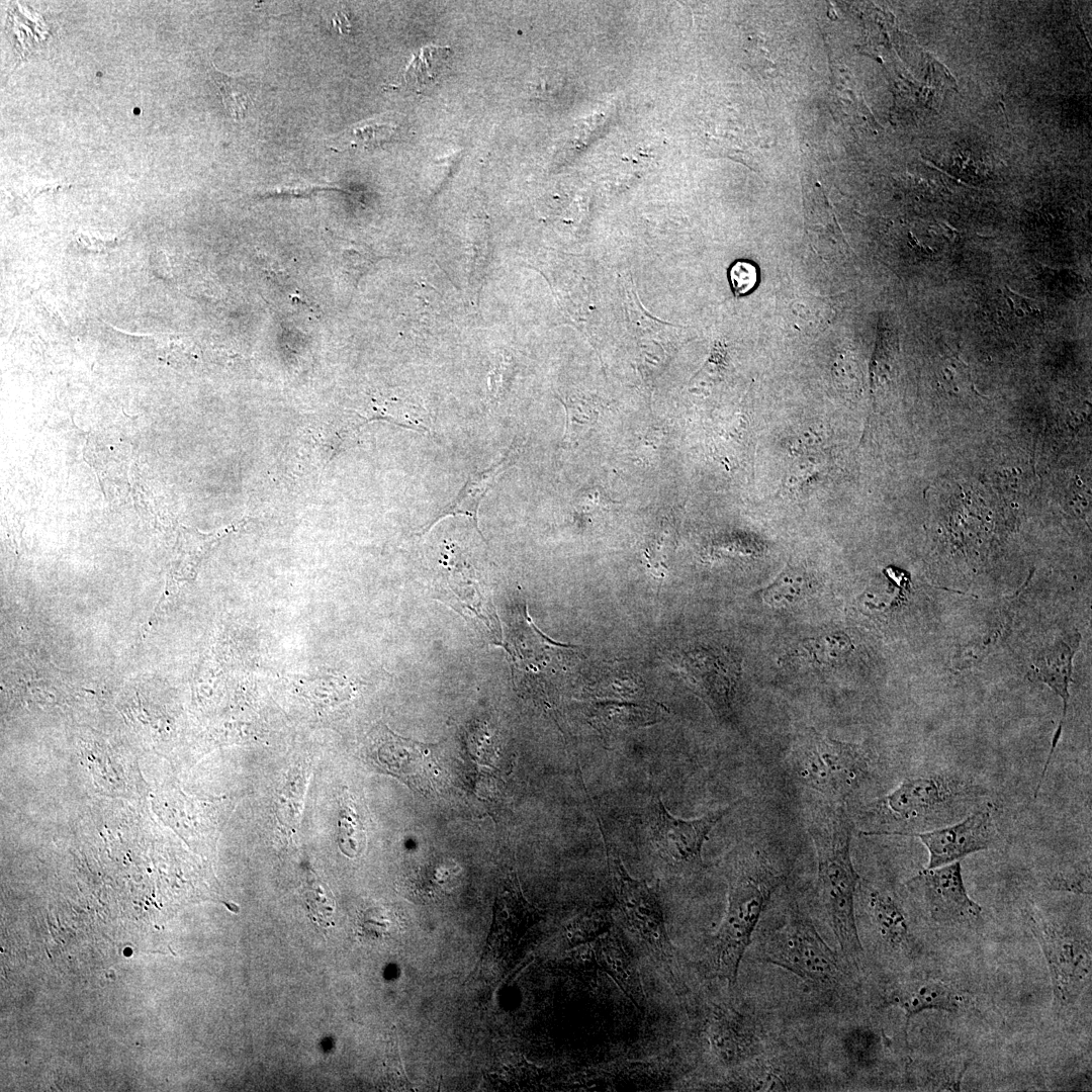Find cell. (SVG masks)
Returning <instances> with one entry per match:
<instances>
[{"mask_svg": "<svg viewBox=\"0 0 1092 1092\" xmlns=\"http://www.w3.org/2000/svg\"><path fill=\"white\" fill-rule=\"evenodd\" d=\"M807 829L816 854L819 905L839 951L851 964L862 952L855 916L860 879L850 854L852 823L843 804L821 800L811 808Z\"/></svg>", "mask_w": 1092, "mask_h": 1092, "instance_id": "cell-1", "label": "cell"}, {"mask_svg": "<svg viewBox=\"0 0 1092 1092\" xmlns=\"http://www.w3.org/2000/svg\"><path fill=\"white\" fill-rule=\"evenodd\" d=\"M726 877L727 908L714 938L713 966L716 974L733 986L762 913L786 882L787 873L759 849L742 846L729 856Z\"/></svg>", "mask_w": 1092, "mask_h": 1092, "instance_id": "cell-2", "label": "cell"}, {"mask_svg": "<svg viewBox=\"0 0 1092 1092\" xmlns=\"http://www.w3.org/2000/svg\"><path fill=\"white\" fill-rule=\"evenodd\" d=\"M757 949L760 961L787 970L826 995L843 996L851 983L850 963L800 912L760 932Z\"/></svg>", "mask_w": 1092, "mask_h": 1092, "instance_id": "cell-3", "label": "cell"}, {"mask_svg": "<svg viewBox=\"0 0 1092 1092\" xmlns=\"http://www.w3.org/2000/svg\"><path fill=\"white\" fill-rule=\"evenodd\" d=\"M788 765L796 781L822 800L843 804L867 778L870 759L858 745L809 731L794 742Z\"/></svg>", "mask_w": 1092, "mask_h": 1092, "instance_id": "cell-4", "label": "cell"}, {"mask_svg": "<svg viewBox=\"0 0 1092 1092\" xmlns=\"http://www.w3.org/2000/svg\"><path fill=\"white\" fill-rule=\"evenodd\" d=\"M963 794L960 782L944 776L907 778L871 806L876 827L864 835H895L926 822Z\"/></svg>", "mask_w": 1092, "mask_h": 1092, "instance_id": "cell-5", "label": "cell"}, {"mask_svg": "<svg viewBox=\"0 0 1092 1092\" xmlns=\"http://www.w3.org/2000/svg\"><path fill=\"white\" fill-rule=\"evenodd\" d=\"M1030 928L1046 960L1056 1002L1073 1005L1090 982V940L1071 928L1033 917Z\"/></svg>", "mask_w": 1092, "mask_h": 1092, "instance_id": "cell-6", "label": "cell"}, {"mask_svg": "<svg viewBox=\"0 0 1092 1092\" xmlns=\"http://www.w3.org/2000/svg\"><path fill=\"white\" fill-rule=\"evenodd\" d=\"M731 810V806L710 811L691 820L671 815L659 798L650 808V840L669 867L681 873L697 874L704 868L702 848L711 830Z\"/></svg>", "mask_w": 1092, "mask_h": 1092, "instance_id": "cell-7", "label": "cell"}, {"mask_svg": "<svg viewBox=\"0 0 1092 1092\" xmlns=\"http://www.w3.org/2000/svg\"><path fill=\"white\" fill-rule=\"evenodd\" d=\"M602 834L614 893L620 910L647 946L659 960L669 965L673 957L672 947L656 894L646 883L635 880L628 874L621 858L607 841L605 834L603 832Z\"/></svg>", "mask_w": 1092, "mask_h": 1092, "instance_id": "cell-8", "label": "cell"}, {"mask_svg": "<svg viewBox=\"0 0 1092 1092\" xmlns=\"http://www.w3.org/2000/svg\"><path fill=\"white\" fill-rule=\"evenodd\" d=\"M495 645L502 646L513 661V673L525 684L533 686L547 681L559 671L567 669L564 655L573 646L554 642L545 636L532 622L527 607L522 606L507 626L506 637Z\"/></svg>", "mask_w": 1092, "mask_h": 1092, "instance_id": "cell-9", "label": "cell"}, {"mask_svg": "<svg viewBox=\"0 0 1092 1092\" xmlns=\"http://www.w3.org/2000/svg\"><path fill=\"white\" fill-rule=\"evenodd\" d=\"M907 884L919 890L935 922L964 924L975 922L981 916V906L967 892L960 861L923 869Z\"/></svg>", "mask_w": 1092, "mask_h": 1092, "instance_id": "cell-10", "label": "cell"}, {"mask_svg": "<svg viewBox=\"0 0 1092 1092\" xmlns=\"http://www.w3.org/2000/svg\"><path fill=\"white\" fill-rule=\"evenodd\" d=\"M685 677L711 710L726 716L739 680L741 668L737 658L716 649H694L681 659Z\"/></svg>", "mask_w": 1092, "mask_h": 1092, "instance_id": "cell-11", "label": "cell"}, {"mask_svg": "<svg viewBox=\"0 0 1092 1092\" xmlns=\"http://www.w3.org/2000/svg\"><path fill=\"white\" fill-rule=\"evenodd\" d=\"M895 835L913 836L926 846L929 858L924 869H935L986 849L996 842V830L991 813L979 811L948 827L931 831L900 832Z\"/></svg>", "mask_w": 1092, "mask_h": 1092, "instance_id": "cell-12", "label": "cell"}, {"mask_svg": "<svg viewBox=\"0 0 1092 1092\" xmlns=\"http://www.w3.org/2000/svg\"><path fill=\"white\" fill-rule=\"evenodd\" d=\"M432 745L399 737L391 732L378 746L374 763L411 789L429 795L436 789L440 767Z\"/></svg>", "mask_w": 1092, "mask_h": 1092, "instance_id": "cell-13", "label": "cell"}, {"mask_svg": "<svg viewBox=\"0 0 1092 1092\" xmlns=\"http://www.w3.org/2000/svg\"><path fill=\"white\" fill-rule=\"evenodd\" d=\"M706 1030L711 1053L726 1067L751 1062L764 1054L765 1043L754 1021L734 1010L717 1006Z\"/></svg>", "mask_w": 1092, "mask_h": 1092, "instance_id": "cell-14", "label": "cell"}, {"mask_svg": "<svg viewBox=\"0 0 1092 1092\" xmlns=\"http://www.w3.org/2000/svg\"><path fill=\"white\" fill-rule=\"evenodd\" d=\"M884 1005L900 1008L906 1017V1027L911 1018L927 1010L953 1012L969 1005V999L961 991L943 982L931 979H904L889 987Z\"/></svg>", "mask_w": 1092, "mask_h": 1092, "instance_id": "cell-15", "label": "cell"}, {"mask_svg": "<svg viewBox=\"0 0 1092 1092\" xmlns=\"http://www.w3.org/2000/svg\"><path fill=\"white\" fill-rule=\"evenodd\" d=\"M1080 635L1076 633V636H1069L1067 639H1059L1054 644L1041 649L1034 657L1029 672L1032 680H1038L1048 685L1058 696L1063 700V717L1059 723V726L1054 734L1052 740V746L1044 763L1040 779L1037 784L1039 788L1044 780L1048 767L1051 763L1054 751L1061 738L1064 721L1067 714L1068 702L1070 698L1069 685L1072 676V659L1079 647Z\"/></svg>", "mask_w": 1092, "mask_h": 1092, "instance_id": "cell-16", "label": "cell"}, {"mask_svg": "<svg viewBox=\"0 0 1092 1092\" xmlns=\"http://www.w3.org/2000/svg\"><path fill=\"white\" fill-rule=\"evenodd\" d=\"M835 1056L848 1074L866 1073L878 1067L884 1055V1040L863 1023H844L835 1033Z\"/></svg>", "mask_w": 1092, "mask_h": 1092, "instance_id": "cell-17", "label": "cell"}, {"mask_svg": "<svg viewBox=\"0 0 1092 1092\" xmlns=\"http://www.w3.org/2000/svg\"><path fill=\"white\" fill-rule=\"evenodd\" d=\"M866 909L877 939L888 949L908 948L911 933L900 903L887 892L866 887Z\"/></svg>", "mask_w": 1092, "mask_h": 1092, "instance_id": "cell-18", "label": "cell"}, {"mask_svg": "<svg viewBox=\"0 0 1092 1092\" xmlns=\"http://www.w3.org/2000/svg\"><path fill=\"white\" fill-rule=\"evenodd\" d=\"M594 954L599 966L642 1011L646 1000L639 975L615 928H610L594 941Z\"/></svg>", "mask_w": 1092, "mask_h": 1092, "instance_id": "cell-19", "label": "cell"}, {"mask_svg": "<svg viewBox=\"0 0 1092 1092\" xmlns=\"http://www.w3.org/2000/svg\"><path fill=\"white\" fill-rule=\"evenodd\" d=\"M510 456L504 458L494 466L477 473L470 477L467 483L463 486L462 490L456 497L453 504L445 508L438 517L433 520L429 526H427L423 533H427L432 527H434L439 521L448 516L463 515L470 518L478 531L482 536L478 527V508L487 489L491 485L495 477L500 473L504 467L508 464Z\"/></svg>", "mask_w": 1092, "mask_h": 1092, "instance_id": "cell-20", "label": "cell"}, {"mask_svg": "<svg viewBox=\"0 0 1092 1092\" xmlns=\"http://www.w3.org/2000/svg\"><path fill=\"white\" fill-rule=\"evenodd\" d=\"M588 712L590 723L603 732L645 726L653 721L651 710L632 704L598 703Z\"/></svg>", "mask_w": 1092, "mask_h": 1092, "instance_id": "cell-21", "label": "cell"}, {"mask_svg": "<svg viewBox=\"0 0 1092 1092\" xmlns=\"http://www.w3.org/2000/svg\"><path fill=\"white\" fill-rule=\"evenodd\" d=\"M811 590V579L804 571L788 568L763 590L762 598L772 608H787L801 602Z\"/></svg>", "mask_w": 1092, "mask_h": 1092, "instance_id": "cell-22", "label": "cell"}, {"mask_svg": "<svg viewBox=\"0 0 1092 1092\" xmlns=\"http://www.w3.org/2000/svg\"><path fill=\"white\" fill-rule=\"evenodd\" d=\"M208 74L216 85L229 114L236 120L243 119L252 102L251 86L247 79L221 73L213 64L208 69Z\"/></svg>", "mask_w": 1092, "mask_h": 1092, "instance_id": "cell-23", "label": "cell"}, {"mask_svg": "<svg viewBox=\"0 0 1092 1092\" xmlns=\"http://www.w3.org/2000/svg\"><path fill=\"white\" fill-rule=\"evenodd\" d=\"M852 649L849 638L841 633L812 638L801 643L797 654L814 665H828L843 659Z\"/></svg>", "mask_w": 1092, "mask_h": 1092, "instance_id": "cell-24", "label": "cell"}, {"mask_svg": "<svg viewBox=\"0 0 1092 1092\" xmlns=\"http://www.w3.org/2000/svg\"><path fill=\"white\" fill-rule=\"evenodd\" d=\"M446 57L445 49L435 47L422 49L406 69L404 74L406 82L419 88L435 83Z\"/></svg>", "mask_w": 1092, "mask_h": 1092, "instance_id": "cell-25", "label": "cell"}, {"mask_svg": "<svg viewBox=\"0 0 1092 1092\" xmlns=\"http://www.w3.org/2000/svg\"><path fill=\"white\" fill-rule=\"evenodd\" d=\"M339 824L340 848L350 857L359 855L365 847L366 839L364 829L354 809L346 807L342 810Z\"/></svg>", "mask_w": 1092, "mask_h": 1092, "instance_id": "cell-26", "label": "cell"}, {"mask_svg": "<svg viewBox=\"0 0 1092 1092\" xmlns=\"http://www.w3.org/2000/svg\"><path fill=\"white\" fill-rule=\"evenodd\" d=\"M610 913L604 909L589 910L576 923L572 940L578 943L594 942L613 926Z\"/></svg>", "mask_w": 1092, "mask_h": 1092, "instance_id": "cell-27", "label": "cell"}, {"mask_svg": "<svg viewBox=\"0 0 1092 1092\" xmlns=\"http://www.w3.org/2000/svg\"><path fill=\"white\" fill-rule=\"evenodd\" d=\"M728 279L733 294L741 297L755 287L758 279L757 268L749 261L737 260L728 269Z\"/></svg>", "mask_w": 1092, "mask_h": 1092, "instance_id": "cell-28", "label": "cell"}, {"mask_svg": "<svg viewBox=\"0 0 1092 1092\" xmlns=\"http://www.w3.org/2000/svg\"><path fill=\"white\" fill-rule=\"evenodd\" d=\"M1006 296L1018 315L1032 314L1034 311H1038L1035 306L1036 303L1032 299L1022 297L1009 289L1006 290Z\"/></svg>", "mask_w": 1092, "mask_h": 1092, "instance_id": "cell-29", "label": "cell"}]
</instances>
